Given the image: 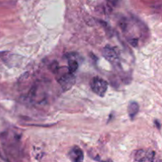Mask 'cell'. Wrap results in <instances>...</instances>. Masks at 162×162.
I'll list each match as a JSON object with an SVG mask.
<instances>
[{
  "mask_svg": "<svg viewBox=\"0 0 162 162\" xmlns=\"http://www.w3.org/2000/svg\"><path fill=\"white\" fill-rule=\"evenodd\" d=\"M6 54V52H5V51H0V58H3V56H5Z\"/></svg>",
  "mask_w": 162,
  "mask_h": 162,
  "instance_id": "8",
  "label": "cell"
},
{
  "mask_svg": "<svg viewBox=\"0 0 162 162\" xmlns=\"http://www.w3.org/2000/svg\"><path fill=\"white\" fill-rule=\"evenodd\" d=\"M103 55L104 58H106L109 63H111L113 66L119 67V57H118V52L114 48L108 45L106 46L103 50Z\"/></svg>",
  "mask_w": 162,
  "mask_h": 162,
  "instance_id": "3",
  "label": "cell"
},
{
  "mask_svg": "<svg viewBox=\"0 0 162 162\" xmlns=\"http://www.w3.org/2000/svg\"><path fill=\"white\" fill-rule=\"evenodd\" d=\"M90 85L91 90L99 96H104L108 88V83L106 81L99 77H94L91 80Z\"/></svg>",
  "mask_w": 162,
  "mask_h": 162,
  "instance_id": "1",
  "label": "cell"
},
{
  "mask_svg": "<svg viewBox=\"0 0 162 162\" xmlns=\"http://www.w3.org/2000/svg\"><path fill=\"white\" fill-rule=\"evenodd\" d=\"M155 153L152 150L146 151L143 149H140L136 153L134 160L137 161H154Z\"/></svg>",
  "mask_w": 162,
  "mask_h": 162,
  "instance_id": "4",
  "label": "cell"
},
{
  "mask_svg": "<svg viewBox=\"0 0 162 162\" xmlns=\"http://www.w3.org/2000/svg\"><path fill=\"white\" fill-rule=\"evenodd\" d=\"M128 114L130 116V119L133 120L139 111V105L135 101H131L128 105Z\"/></svg>",
  "mask_w": 162,
  "mask_h": 162,
  "instance_id": "6",
  "label": "cell"
},
{
  "mask_svg": "<svg viewBox=\"0 0 162 162\" xmlns=\"http://www.w3.org/2000/svg\"><path fill=\"white\" fill-rule=\"evenodd\" d=\"M75 79L76 77H75L74 73L68 70V71L63 73V75H61L57 77V82L60 84L63 90L67 91L73 86L76 82Z\"/></svg>",
  "mask_w": 162,
  "mask_h": 162,
  "instance_id": "2",
  "label": "cell"
},
{
  "mask_svg": "<svg viewBox=\"0 0 162 162\" xmlns=\"http://www.w3.org/2000/svg\"><path fill=\"white\" fill-rule=\"evenodd\" d=\"M68 64H69V70L72 73H75L78 67H79V63L75 58L72 57V55L68 54Z\"/></svg>",
  "mask_w": 162,
  "mask_h": 162,
  "instance_id": "7",
  "label": "cell"
},
{
  "mask_svg": "<svg viewBox=\"0 0 162 162\" xmlns=\"http://www.w3.org/2000/svg\"><path fill=\"white\" fill-rule=\"evenodd\" d=\"M155 123H156V125H157V127H158V129H160V123H159V122L156 120V121H155Z\"/></svg>",
  "mask_w": 162,
  "mask_h": 162,
  "instance_id": "9",
  "label": "cell"
},
{
  "mask_svg": "<svg viewBox=\"0 0 162 162\" xmlns=\"http://www.w3.org/2000/svg\"><path fill=\"white\" fill-rule=\"evenodd\" d=\"M68 157L72 161L80 162L83 161V153L78 146H73L68 154Z\"/></svg>",
  "mask_w": 162,
  "mask_h": 162,
  "instance_id": "5",
  "label": "cell"
}]
</instances>
